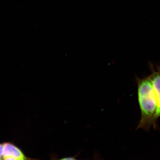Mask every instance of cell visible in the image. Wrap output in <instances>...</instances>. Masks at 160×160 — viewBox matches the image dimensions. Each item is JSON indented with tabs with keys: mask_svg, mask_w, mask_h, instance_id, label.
<instances>
[{
	"mask_svg": "<svg viewBox=\"0 0 160 160\" xmlns=\"http://www.w3.org/2000/svg\"><path fill=\"white\" fill-rule=\"evenodd\" d=\"M0 160H2L0 159Z\"/></svg>",
	"mask_w": 160,
	"mask_h": 160,
	"instance_id": "cell-7",
	"label": "cell"
},
{
	"mask_svg": "<svg viewBox=\"0 0 160 160\" xmlns=\"http://www.w3.org/2000/svg\"><path fill=\"white\" fill-rule=\"evenodd\" d=\"M51 160H78L75 157H67L62 158L60 159H51Z\"/></svg>",
	"mask_w": 160,
	"mask_h": 160,
	"instance_id": "cell-5",
	"label": "cell"
},
{
	"mask_svg": "<svg viewBox=\"0 0 160 160\" xmlns=\"http://www.w3.org/2000/svg\"><path fill=\"white\" fill-rule=\"evenodd\" d=\"M3 158V144L0 143V159H2Z\"/></svg>",
	"mask_w": 160,
	"mask_h": 160,
	"instance_id": "cell-4",
	"label": "cell"
},
{
	"mask_svg": "<svg viewBox=\"0 0 160 160\" xmlns=\"http://www.w3.org/2000/svg\"><path fill=\"white\" fill-rule=\"evenodd\" d=\"M3 144V157L13 158L18 160H39L28 157L14 142H7Z\"/></svg>",
	"mask_w": 160,
	"mask_h": 160,
	"instance_id": "cell-2",
	"label": "cell"
},
{
	"mask_svg": "<svg viewBox=\"0 0 160 160\" xmlns=\"http://www.w3.org/2000/svg\"><path fill=\"white\" fill-rule=\"evenodd\" d=\"M138 98L141 110V119L137 129L156 128L158 102L153 86L149 77L137 78Z\"/></svg>",
	"mask_w": 160,
	"mask_h": 160,
	"instance_id": "cell-1",
	"label": "cell"
},
{
	"mask_svg": "<svg viewBox=\"0 0 160 160\" xmlns=\"http://www.w3.org/2000/svg\"><path fill=\"white\" fill-rule=\"evenodd\" d=\"M150 68L151 73L149 77L153 86L158 102L156 113V119L158 120L160 118V67H154L150 64Z\"/></svg>",
	"mask_w": 160,
	"mask_h": 160,
	"instance_id": "cell-3",
	"label": "cell"
},
{
	"mask_svg": "<svg viewBox=\"0 0 160 160\" xmlns=\"http://www.w3.org/2000/svg\"><path fill=\"white\" fill-rule=\"evenodd\" d=\"M2 160H18L17 159L12 157H3Z\"/></svg>",
	"mask_w": 160,
	"mask_h": 160,
	"instance_id": "cell-6",
	"label": "cell"
}]
</instances>
